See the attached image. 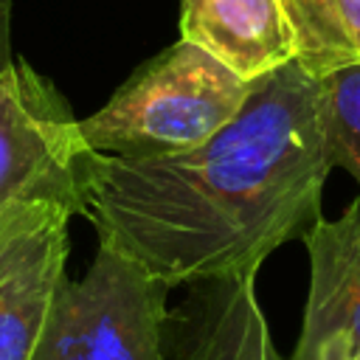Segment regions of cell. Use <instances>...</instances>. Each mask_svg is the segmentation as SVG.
Wrapping results in <instances>:
<instances>
[{"mask_svg":"<svg viewBox=\"0 0 360 360\" xmlns=\"http://www.w3.org/2000/svg\"><path fill=\"white\" fill-rule=\"evenodd\" d=\"M93 149L51 79L28 62L0 68V205L48 202L84 214V169Z\"/></svg>","mask_w":360,"mask_h":360,"instance_id":"277c9868","label":"cell"},{"mask_svg":"<svg viewBox=\"0 0 360 360\" xmlns=\"http://www.w3.org/2000/svg\"><path fill=\"white\" fill-rule=\"evenodd\" d=\"M180 39L253 82L295 59L284 0H183Z\"/></svg>","mask_w":360,"mask_h":360,"instance_id":"ba28073f","label":"cell"},{"mask_svg":"<svg viewBox=\"0 0 360 360\" xmlns=\"http://www.w3.org/2000/svg\"><path fill=\"white\" fill-rule=\"evenodd\" d=\"M321 87L329 163L349 172L360 186V65L323 76Z\"/></svg>","mask_w":360,"mask_h":360,"instance_id":"30bf717a","label":"cell"},{"mask_svg":"<svg viewBox=\"0 0 360 360\" xmlns=\"http://www.w3.org/2000/svg\"><path fill=\"white\" fill-rule=\"evenodd\" d=\"M295 62L315 79L360 65V0H284Z\"/></svg>","mask_w":360,"mask_h":360,"instance_id":"9c48e42d","label":"cell"},{"mask_svg":"<svg viewBox=\"0 0 360 360\" xmlns=\"http://www.w3.org/2000/svg\"><path fill=\"white\" fill-rule=\"evenodd\" d=\"M312 360H360V346L346 343H326Z\"/></svg>","mask_w":360,"mask_h":360,"instance_id":"7c38bea8","label":"cell"},{"mask_svg":"<svg viewBox=\"0 0 360 360\" xmlns=\"http://www.w3.org/2000/svg\"><path fill=\"white\" fill-rule=\"evenodd\" d=\"M186 287L183 304L166 312L169 360H281L256 295V276Z\"/></svg>","mask_w":360,"mask_h":360,"instance_id":"8992f818","label":"cell"},{"mask_svg":"<svg viewBox=\"0 0 360 360\" xmlns=\"http://www.w3.org/2000/svg\"><path fill=\"white\" fill-rule=\"evenodd\" d=\"M329 172L323 87L292 59L253 79L239 112L188 152L146 160L93 152L82 217L98 245L169 290L256 276L321 219Z\"/></svg>","mask_w":360,"mask_h":360,"instance_id":"6da1fadb","label":"cell"},{"mask_svg":"<svg viewBox=\"0 0 360 360\" xmlns=\"http://www.w3.org/2000/svg\"><path fill=\"white\" fill-rule=\"evenodd\" d=\"M169 287L98 245L82 278L59 284L31 360H169Z\"/></svg>","mask_w":360,"mask_h":360,"instance_id":"3957f363","label":"cell"},{"mask_svg":"<svg viewBox=\"0 0 360 360\" xmlns=\"http://www.w3.org/2000/svg\"><path fill=\"white\" fill-rule=\"evenodd\" d=\"M309 290L290 360H312L326 343L360 346V197L335 219H318L301 239Z\"/></svg>","mask_w":360,"mask_h":360,"instance_id":"52a82bcc","label":"cell"},{"mask_svg":"<svg viewBox=\"0 0 360 360\" xmlns=\"http://www.w3.org/2000/svg\"><path fill=\"white\" fill-rule=\"evenodd\" d=\"M250 82L202 48L177 39L143 62L110 101L79 118L98 155L146 160L188 152L217 135L245 104Z\"/></svg>","mask_w":360,"mask_h":360,"instance_id":"7a4b0ae2","label":"cell"},{"mask_svg":"<svg viewBox=\"0 0 360 360\" xmlns=\"http://www.w3.org/2000/svg\"><path fill=\"white\" fill-rule=\"evenodd\" d=\"M70 219L48 202L0 205V360H31L65 281Z\"/></svg>","mask_w":360,"mask_h":360,"instance_id":"5b68a950","label":"cell"},{"mask_svg":"<svg viewBox=\"0 0 360 360\" xmlns=\"http://www.w3.org/2000/svg\"><path fill=\"white\" fill-rule=\"evenodd\" d=\"M11 3L0 0V68L11 62Z\"/></svg>","mask_w":360,"mask_h":360,"instance_id":"8fae6325","label":"cell"}]
</instances>
